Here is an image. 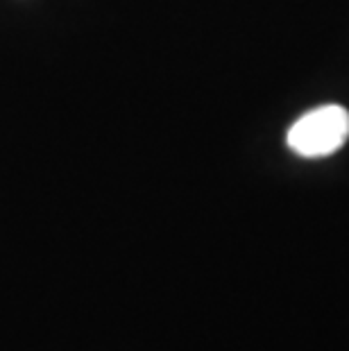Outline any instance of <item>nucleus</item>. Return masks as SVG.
<instances>
[{"label":"nucleus","mask_w":349,"mask_h":351,"mask_svg":"<svg viewBox=\"0 0 349 351\" xmlns=\"http://www.w3.org/2000/svg\"><path fill=\"white\" fill-rule=\"evenodd\" d=\"M349 138V111L340 104H322L288 130V147L304 159H320L338 152Z\"/></svg>","instance_id":"obj_1"}]
</instances>
